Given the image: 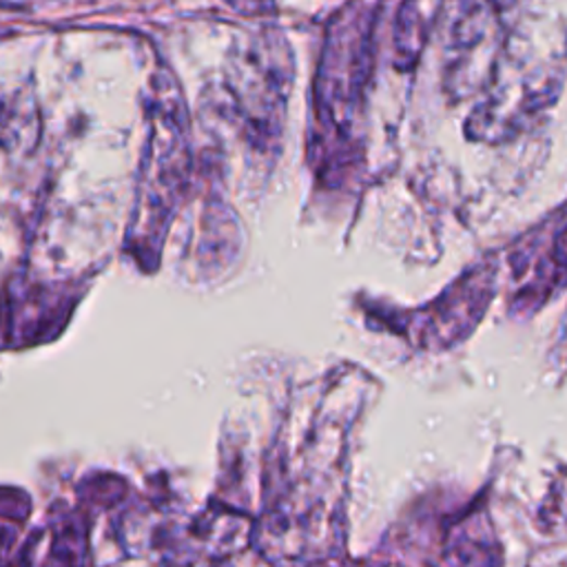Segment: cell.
Wrapping results in <instances>:
<instances>
[{"mask_svg": "<svg viewBox=\"0 0 567 567\" xmlns=\"http://www.w3.org/2000/svg\"><path fill=\"white\" fill-rule=\"evenodd\" d=\"M423 27H428V19H423V8L419 0H410L399 14L397 21V34H395V47L399 60H415L423 45Z\"/></svg>", "mask_w": 567, "mask_h": 567, "instance_id": "7a4b0ae2", "label": "cell"}, {"mask_svg": "<svg viewBox=\"0 0 567 567\" xmlns=\"http://www.w3.org/2000/svg\"><path fill=\"white\" fill-rule=\"evenodd\" d=\"M372 23L370 12H355L348 23H340L326 45V56L318 76V104L322 120L344 132L361 100V91L372 70Z\"/></svg>", "mask_w": 567, "mask_h": 567, "instance_id": "6da1fadb", "label": "cell"}]
</instances>
